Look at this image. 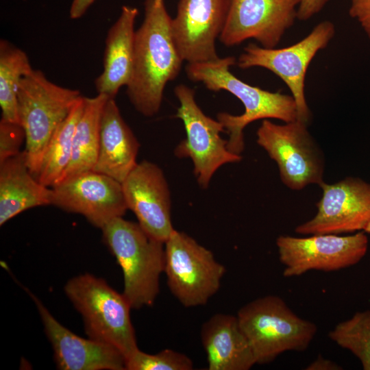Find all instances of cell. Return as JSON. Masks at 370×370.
<instances>
[{
	"label": "cell",
	"instance_id": "cell-1",
	"mask_svg": "<svg viewBox=\"0 0 370 370\" xmlns=\"http://www.w3.org/2000/svg\"><path fill=\"white\" fill-rule=\"evenodd\" d=\"M145 16L136 30L132 77L127 86L128 98L145 116L156 114L166 84L179 74L182 62L171 32L172 18L164 3L145 0Z\"/></svg>",
	"mask_w": 370,
	"mask_h": 370
},
{
	"label": "cell",
	"instance_id": "cell-2",
	"mask_svg": "<svg viewBox=\"0 0 370 370\" xmlns=\"http://www.w3.org/2000/svg\"><path fill=\"white\" fill-rule=\"evenodd\" d=\"M235 64V57L227 56L208 62L188 63L186 71L191 81L201 82L212 91L226 90L243 103L245 111L240 115L227 112L217 114V119L229 136L227 149L241 155L245 148L243 130L249 123L269 119L291 122L297 119V112L292 95L271 92L244 82L230 71V67Z\"/></svg>",
	"mask_w": 370,
	"mask_h": 370
},
{
	"label": "cell",
	"instance_id": "cell-3",
	"mask_svg": "<svg viewBox=\"0 0 370 370\" xmlns=\"http://www.w3.org/2000/svg\"><path fill=\"white\" fill-rule=\"evenodd\" d=\"M103 238L121 268L123 295L132 309L151 306L164 271V243L149 236L138 223L122 217L102 229Z\"/></svg>",
	"mask_w": 370,
	"mask_h": 370
},
{
	"label": "cell",
	"instance_id": "cell-4",
	"mask_svg": "<svg viewBox=\"0 0 370 370\" xmlns=\"http://www.w3.org/2000/svg\"><path fill=\"white\" fill-rule=\"evenodd\" d=\"M64 293L82 315L89 338L119 350L125 360L138 349L129 302L102 278L80 274L68 280Z\"/></svg>",
	"mask_w": 370,
	"mask_h": 370
},
{
	"label": "cell",
	"instance_id": "cell-5",
	"mask_svg": "<svg viewBox=\"0 0 370 370\" xmlns=\"http://www.w3.org/2000/svg\"><path fill=\"white\" fill-rule=\"evenodd\" d=\"M82 96L78 90L49 81L40 70L33 69L21 79L17 93L18 118L25 132L27 164L36 178L53 134Z\"/></svg>",
	"mask_w": 370,
	"mask_h": 370
},
{
	"label": "cell",
	"instance_id": "cell-6",
	"mask_svg": "<svg viewBox=\"0 0 370 370\" xmlns=\"http://www.w3.org/2000/svg\"><path fill=\"white\" fill-rule=\"evenodd\" d=\"M236 317L259 365L270 363L285 352L305 351L317 332L314 323L297 316L277 295L248 302Z\"/></svg>",
	"mask_w": 370,
	"mask_h": 370
},
{
	"label": "cell",
	"instance_id": "cell-7",
	"mask_svg": "<svg viewBox=\"0 0 370 370\" xmlns=\"http://www.w3.org/2000/svg\"><path fill=\"white\" fill-rule=\"evenodd\" d=\"M164 247V273L171 293L186 308L206 304L220 288L224 265L210 250L176 230Z\"/></svg>",
	"mask_w": 370,
	"mask_h": 370
},
{
	"label": "cell",
	"instance_id": "cell-8",
	"mask_svg": "<svg viewBox=\"0 0 370 370\" xmlns=\"http://www.w3.org/2000/svg\"><path fill=\"white\" fill-rule=\"evenodd\" d=\"M307 127L297 119L283 125L264 119L256 132L258 145L276 162L282 182L293 190L324 182V155Z\"/></svg>",
	"mask_w": 370,
	"mask_h": 370
},
{
	"label": "cell",
	"instance_id": "cell-9",
	"mask_svg": "<svg viewBox=\"0 0 370 370\" xmlns=\"http://www.w3.org/2000/svg\"><path fill=\"white\" fill-rule=\"evenodd\" d=\"M335 31L333 23L323 21L303 39L288 47L265 48L249 43L236 64L242 69L262 67L280 78L291 92L297 107V120L308 125L311 112L304 92L306 72L315 55L333 38Z\"/></svg>",
	"mask_w": 370,
	"mask_h": 370
},
{
	"label": "cell",
	"instance_id": "cell-10",
	"mask_svg": "<svg viewBox=\"0 0 370 370\" xmlns=\"http://www.w3.org/2000/svg\"><path fill=\"white\" fill-rule=\"evenodd\" d=\"M174 93L180 103L176 116L182 121L186 134L174 153L179 158L192 160L199 185L206 188L221 166L238 162L242 156L227 149V140L221 136L225 131L223 125L204 113L195 101L193 89L179 84Z\"/></svg>",
	"mask_w": 370,
	"mask_h": 370
},
{
	"label": "cell",
	"instance_id": "cell-11",
	"mask_svg": "<svg viewBox=\"0 0 370 370\" xmlns=\"http://www.w3.org/2000/svg\"><path fill=\"white\" fill-rule=\"evenodd\" d=\"M366 234L360 231L347 236H279L276 245L279 260L284 266L283 275L299 276L311 270L333 271L358 264L368 250Z\"/></svg>",
	"mask_w": 370,
	"mask_h": 370
},
{
	"label": "cell",
	"instance_id": "cell-12",
	"mask_svg": "<svg viewBox=\"0 0 370 370\" xmlns=\"http://www.w3.org/2000/svg\"><path fill=\"white\" fill-rule=\"evenodd\" d=\"M322 196L317 212L295 232L302 235L340 234L364 231L370 222V184L347 177L334 184L320 185Z\"/></svg>",
	"mask_w": 370,
	"mask_h": 370
},
{
	"label": "cell",
	"instance_id": "cell-13",
	"mask_svg": "<svg viewBox=\"0 0 370 370\" xmlns=\"http://www.w3.org/2000/svg\"><path fill=\"white\" fill-rule=\"evenodd\" d=\"M51 188V205L84 217L102 229L128 210L122 184L100 173L89 171L62 180Z\"/></svg>",
	"mask_w": 370,
	"mask_h": 370
},
{
	"label": "cell",
	"instance_id": "cell-14",
	"mask_svg": "<svg viewBox=\"0 0 370 370\" xmlns=\"http://www.w3.org/2000/svg\"><path fill=\"white\" fill-rule=\"evenodd\" d=\"M300 0H230L220 41L232 47L253 38L275 48L297 18Z\"/></svg>",
	"mask_w": 370,
	"mask_h": 370
},
{
	"label": "cell",
	"instance_id": "cell-15",
	"mask_svg": "<svg viewBox=\"0 0 370 370\" xmlns=\"http://www.w3.org/2000/svg\"><path fill=\"white\" fill-rule=\"evenodd\" d=\"M230 0H180L171 32L184 61L203 62L219 58L215 42L228 14Z\"/></svg>",
	"mask_w": 370,
	"mask_h": 370
},
{
	"label": "cell",
	"instance_id": "cell-16",
	"mask_svg": "<svg viewBox=\"0 0 370 370\" xmlns=\"http://www.w3.org/2000/svg\"><path fill=\"white\" fill-rule=\"evenodd\" d=\"M122 188L127 208L140 226L149 236L164 243L175 229L170 190L161 168L147 160L138 163L122 182Z\"/></svg>",
	"mask_w": 370,
	"mask_h": 370
},
{
	"label": "cell",
	"instance_id": "cell-17",
	"mask_svg": "<svg viewBox=\"0 0 370 370\" xmlns=\"http://www.w3.org/2000/svg\"><path fill=\"white\" fill-rule=\"evenodd\" d=\"M25 290L37 307L58 369L126 370L125 358L119 350L74 334L57 321L36 295Z\"/></svg>",
	"mask_w": 370,
	"mask_h": 370
},
{
	"label": "cell",
	"instance_id": "cell-18",
	"mask_svg": "<svg viewBox=\"0 0 370 370\" xmlns=\"http://www.w3.org/2000/svg\"><path fill=\"white\" fill-rule=\"evenodd\" d=\"M140 143L121 116L114 98L106 102L101 119L99 153L92 171L122 184L136 166Z\"/></svg>",
	"mask_w": 370,
	"mask_h": 370
},
{
	"label": "cell",
	"instance_id": "cell-19",
	"mask_svg": "<svg viewBox=\"0 0 370 370\" xmlns=\"http://www.w3.org/2000/svg\"><path fill=\"white\" fill-rule=\"evenodd\" d=\"M200 336L208 370H248L256 364L236 316L212 315L203 323Z\"/></svg>",
	"mask_w": 370,
	"mask_h": 370
},
{
	"label": "cell",
	"instance_id": "cell-20",
	"mask_svg": "<svg viewBox=\"0 0 370 370\" xmlns=\"http://www.w3.org/2000/svg\"><path fill=\"white\" fill-rule=\"evenodd\" d=\"M138 13L136 8L123 6L119 17L109 29L105 42L103 70L95 80L97 94L114 99L119 89L130 82Z\"/></svg>",
	"mask_w": 370,
	"mask_h": 370
},
{
	"label": "cell",
	"instance_id": "cell-21",
	"mask_svg": "<svg viewBox=\"0 0 370 370\" xmlns=\"http://www.w3.org/2000/svg\"><path fill=\"white\" fill-rule=\"evenodd\" d=\"M51 188L29 171L24 151L0 163L1 226L28 209L51 205Z\"/></svg>",
	"mask_w": 370,
	"mask_h": 370
},
{
	"label": "cell",
	"instance_id": "cell-22",
	"mask_svg": "<svg viewBox=\"0 0 370 370\" xmlns=\"http://www.w3.org/2000/svg\"><path fill=\"white\" fill-rule=\"evenodd\" d=\"M108 99L101 94L84 97V110L73 134L71 160L57 183L93 170L99 153L102 112Z\"/></svg>",
	"mask_w": 370,
	"mask_h": 370
},
{
	"label": "cell",
	"instance_id": "cell-23",
	"mask_svg": "<svg viewBox=\"0 0 370 370\" xmlns=\"http://www.w3.org/2000/svg\"><path fill=\"white\" fill-rule=\"evenodd\" d=\"M84 107V97L82 96L48 143L37 176V180L47 187L59 181L70 162L73 134Z\"/></svg>",
	"mask_w": 370,
	"mask_h": 370
},
{
	"label": "cell",
	"instance_id": "cell-24",
	"mask_svg": "<svg viewBox=\"0 0 370 370\" xmlns=\"http://www.w3.org/2000/svg\"><path fill=\"white\" fill-rule=\"evenodd\" d=\"M33 70L25 51L5 40L0 41V106L2 120L19 123L18 88L21 79Z\"/></svg>",
	"mask_w": 370,
	"mask_h": 370
},
{
	"label": "cell",
	"instance_id": "cell-25",
	"mask_svg": "<svg viewBox=\"0 0 370 370\" xmlns=\"http://www.w3.org/2000/svg\"><path fill=\"white\" fill-rule=\"evenodd\" d=\"M328 336L357 357L364 370H370V310L356 312L338 323Z\"/></svg>",
	"mask_w": 370,
	"mask_h": 370
},
{
	"label": "cell",
	"instance_id": "cell-26",
	"mask_svg": "<svg viewBox=\"0 0 370 370\" xmlns=\"http://www.w3.org/2000/svg\"><path fill=\"white\" fill-rule=\"evenodd\" d=\"M126 370H191L193 362L187 355L171 349L149 354L139 349L125 360Z\"/></svg>",
	"mask_w": 370,
	"mask_h": 370
},
{
	"label": "cell",
	"instance_id": "cell-27",
	"mask_svg": "<svg viewBox=\"0 0 370 370\" xmlns=\"http://www.w3.org/2000/svg\"><path fill=\"white\" fill-rule=\"evenodd\" d=\"M25 141V132L19 123L0 121V163L18 154Z\"/></svg>",
	"mask_w": 370,
	"mask_h": 370
},
{
	"label": "cell",
	"instance_id": "cell-28",
	"mask_svg": "<svg viewBox=\"0 0 370 370\" xmlns=\"http://www.w3.org/2000/svg\"><path fill=\"white\" fill-rule=\"evenodd\" d=\"M349 14L359 23L370 40V0H351Z\"/></svg>",
	"mask_w": 370,
	"mask_h": 370
},
{
	"label": "cell",
	"instance_id": "cell-29",
	"mask_svg": "<svg viewBox=\"0 0 370 370\" xmlns=\"http://www.w3.org/2000/svg\"><path fill=\"white\" fill-rule=\"evenodd\" d=\"M331 0H300L297 10V18L307 21L318 14Z\"/></svg>",
	"mask_w": 370,
	"mask_h": 370
},
{
	"label": "cell",
	"instance_id": "cell-30",
	"mask_svg": "<svg viewBox=\"0 0 370 370\" xmlns=\"http://www.w3.org/2000/svg\"><path fill=\"white\" fill-rule=\"evenodd\" d=\"M95 0H73L71 5L69 16L72 19L82 17Z\"/></svg>",
	"mask_w": 370,
	"mask_h": 370
},
{
	"label": "cell",
	"instance_id": "cell-31",
	"mask_svg": "<svg viewBox=\"0 0 370 370\" xmlns=\"http://www.w3.org/2000/svg\"><path fill=\"white\" fill-rule=\"evenodd\" d=\"M307 370H338L342 369L336 362L325 359L322 356H318L306 368Z\"/></svg>",
	"mask_w": 370,
	"mask_h": 370
},
{
	"label": "cell",
	"instance_id": "cell-32",
	"mask_svg": "<svg viewBox=\"0 0 370 370\" xmlns=\"http://www.w3.org/2000/svg\"><path fill=\"white\" fill-rule=\"evenodd\" d=\"M364 232H365L367 234H370V222L369 223V224L367 225V226L365 229Z\"/></svg>",
	"mask_w": 370,
	"mask_h": 370
},
{
	"label": "cell",
	"instance_id": "cell-33",
	"mask_svg": "<svg viewBox=\"0 0 370 370\" xmlns=\"http://www.w3.org/2000/svg\"><path fill=\"white\" fill-rule=\"evenodd\" d=\"M156 5H160L164 3V0H154Z\"/></svg>",
	"mask_w": 370,
	"mask_h": 370
}]
</instances>
